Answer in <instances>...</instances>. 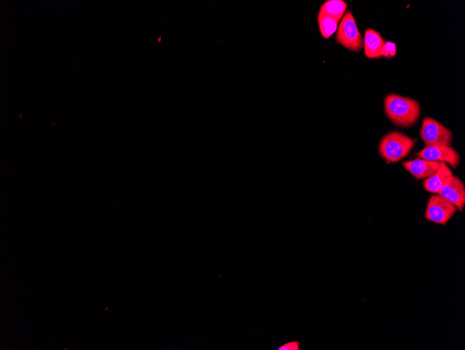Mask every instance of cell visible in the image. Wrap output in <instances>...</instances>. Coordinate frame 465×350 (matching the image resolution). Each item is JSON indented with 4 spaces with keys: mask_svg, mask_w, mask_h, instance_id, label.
Instances as JSON below:
<instances>
[{
    "mask_svg": "<svg viewBox=\"0 0 465 350\" xmlns=\"http://www.w3.org/2000/svg\"><path fill=\"white\" fill-rule=\"evenodd\" d=\"M384 107L389 119L398 127L411 128L420 118L419 103L407 97L388 95L385 98Z\"/></svg>",
    "mask_w": 465,
    "mask_h": 350,
    "instance_id": "cell-1",
    "label": "cell"
},
{
    "mask_svg": "<svg viewBox=\"0 0 465 350\" xmlns=\"http://www.w3.org/2000/svg\"><path fill=\"white\" fill-rule=\"evenodd\" d=\"M417 141L398 131L386 135L380 140L378 152L388 164L397 163L407 158Z\"/></svg>",
    "mask_w": 465,
    "mask_h": 350,
    "instance_id": "cell-2",
    "label": "cell"
},
{
    "mask_svg": "<svg viewBox=\"0 0 465 350\" xmlns=\"http://www.w3.org/2000/svg\"><path fill=\"white\" fill-rule=\"evenodd\" d=\"M336 41L350 51L359 52L364 46V41L355 19L351 11H348L337 30Z\"/></svg>",
    "mask_w": 465,
    "mask_h": 350,
    "instance_id": "cell-3",
    "label": "cell"
},
{
    "mask_svg": "<svg viewBox=\"0 0 465 350\" xmlns=\"http://www.w3.org/2000/svg\"><path fill=\"white\" fill-rule=\"evenodd\" d=\"M420 137L426 146H451L453 133L431 118L423 120Z\"/></svg>",
    "mask_w": 465,
    "mask_h": 350,
    "instance_id": "cell-4",
    "label": "cell"
},
{
    "mask_svg": "<svg viewBox=\"0 0 465 350\" xmlns=\"http://www.w3.org/2000/svg\"><path fill=\"white\" fill-rule=\"evenodd\" d=\"M457 211L455 206L436 194L429 200L425 217L428 221L446 226Z\"/></svg>",
    "mask_w": 465,
    "mask_h": 350,
    "instance_id": "cell-5",
    "label": "cell"
},
{
    "mask_svg": "<svg viewBox=\"0 0 465 350\" xmlns=\"http://www.w3.org/2000/svg\"><path fill=\"white\" fill-rule=\"evenodd\" d=\"M416 159L438 161L450 165L457 169L460 163V155L451 146H426L416 153Z\"/></svg>",
    "mask_w": 465,
    "mask_h": 350,
    "instance_id": "cell-6",
    "label": "cell"
},
{
    "mask_svg": "<svg viewBox=\"0 0 465 350\" xmlns=\"http://www.w3.org/2000/svg\"><path fill=\"white\" fill-rule=\"evenodd\" d=\"M438 194L455 206L459 211H463L465 206V186L457 176L450 177Z\"/></svg>",
    "mask_w": 465,
    "mask_h": 350,
    "instance_id": "cell-7",
    "label": "cell"
},
{
    "mask_svg": "<svg viewBox=\"0 0 465 350\" xmlns=\"http://www.w3.org/2000/svg\"><path fill=\"white\" fill-rule=\"evenodd\" d=\"M403 167L416 180L427 179L434 175L442 163L417 159L402 163Z\"/></svg>",
    "mask_w": 465,
    "mask_h": 350,
    "instance_id": "cell-8",
    "label": "cell"
},
{
    "mask_svg": "<svg viewBox=\"0 0 465 350\" xmlns=\"http://www.w3.org/2000/svg\"><path fill=\"white\" fill-rule=\"evenodd\" d=\"M386 41L378 32L368 29L364 36L365 55L369 59H378L383 57L384 47Z\"/></svg>",
    "mask_w": 465,
    "mask_h": 350,
    "instance_id": "cell-9",
    "label": "cell"
},
{
    "mask_svg": "<svg viewBox=\"0 0 465 350\" xmlns=\"http://www.w3.org/2000/svg\"><path fill=\"white\" fill-rule=\"evenodd\" d=\"M452 176L453 174L450 167L445 163H442L439 170L423 181L422 184L427 191L438 194L445 182Z\"/></svg>",
    "mask_w": 465,
    "mask_h": 350,
    "instance_id": "cell-10",
    "label": "cell"
},
{
    "mask_svg": "<svg viewBox=\"0 0 465 350\" xmlns=\"http://www.w3.org/2000/svg\"><path fill=\"white\" fill-rule=\"evenodd\" d=\"M347 4L342 0H329L321 7L320 12L340 21L347 9Z\"/></svg>",
    "mask_w": 465,
    "mask_h": 350,
    "instance_id": "cell-11",
    "label": "cell"
},
{
    "mask_svg": "<svg viewBox=\"0 0 465 350\" xmlns=\"http://www.w3.org/2000/svg\"><path fill=\"white\" fill-rule=\"evenodd\" d=\"M339 21L336 19L319 13L318 23L323 36L329 38L337 30Z\"/></svg>",
    "mask_w": 465,
    "mask_h": 350,
    "instance_id": "cell-12",
    "label": "cell"
},
{
    "mask_svg": "<svg viewBox=\"0 0 465 350\" xmlns=\"http://www.w3.org/2000/svg\"><path fill=\"white\" fill-rule=\"evenodd\" d=\"M397 54V45L391 42H386L384 47L383 56L390 59Z\"/></svg>",
    "mask_w": 465,
    "mask_h": 350,
    "instance_id": "cell-13",
    "label": "cell"
},
{
    "mask_svg": "<svg viewBox=\"0 0 465 350\" xmlns=\"http://www.w3.org/2000/svg\"><path fill=\"white\" fill-rule=\"evenodd\" d=\"M300 341L294 340L282 345L278 348V350H300Z\"/></svg>",
    "mask_w": 465,
    "mask_h": 350,
    "instance_id": "cell-14",
    "label": "cell"
}]
</instances>
